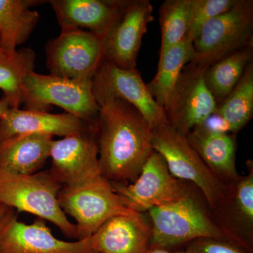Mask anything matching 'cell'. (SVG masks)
<instances>
[{"mask_svg":"<svg viewBox=\"0 0 253 253\" xmlns=\"http://www.w3.org/2000/svg\"><path fill=\"white\" fill-rule=\"evenodd\" d=\"M61 29L86 28L101 39L122 13L126 0L47 1Z\"/></svg>","mask_w":253,"mask_h":253,"instance_id":"cell-18","label":"cell"},{"mask_svg":"<svg viewBox=\"0 0 253 253\" xmlns=\"http://www.w3.org/2000/svg\"><path fill=\"white\" fill-rule=\"evenodd\" d=\"M22 104L27 110L49 112L52 106L94 123L100 107L93 94L91 81H79L42 75L35 71L23 80Z\"/></svg>","mask_w":253,"mask_h":253,"instance_id":"cell-5","label":"cell"},{"mask_svg":"<svg viewBox=\"0 0 253 253\" xmlns=\"http://www.w3.org/2000/svg\"><path fill=\"white\" fill-rule=\"evenodd\" d=\"M236 0H191L189 23L186 38L194 41L205 23L234 6Z\"/></svg>","mask_w":253,"mask_h":253,"instance_id":"cell-27","label":"cell"},{"mask_svg":"<svg viewBox=\"0 0 253 253\" xmlns=\"http://www.w3.org/2000/svg\"><path fill=\"white\" fill-rule=\"evenodd\" d=\"M145 253H184V251H171L162 248H150Z\"/></svg>","mask_w":253,"mask_h":253,"instance_id":"cell-30","label":"cell"},{"mask_svg":"<svg viewBox=\"0 0 253 253\" xmlns=\"http://www.w3.org/2000/svg\"><path fill=\"white\" fill-rule=\"evenodd\" d=\"M43 2L37 0H0V46L14 51L23 44L39 21L32 6Z\"/></svg>","mask_w":253,"mask_h":253,"instance_id":"cell-21","label":"cell"},{"mask_svg":"<svg viewBox=\"0 0 253 253\" xmlns=\"http://www.w3.org/2000/svg\"><path fill=\"white\" fill-rule=\"evenodd\" d=\"M58 201L63 212L76 220L78 240L90 237L110 218L135 212L102 175L79 185L62 186Z\"/></svg>","mask_w":253,"mask_h":253,"instance_id":"cell-6","label":"cell"},{"mask_svg":"<svg viewBox=\"0 0 253 253\" xmlns=\"http://www.w3.org/2000/svg\"><path fill=\"white\" fill-rule=\"evenodd\" d=\"M54 139L48 134H25L0 141V170L28 175L39 172L50 158Z\"/></svg>","mask_w":253,"mask_h":253,"instance_id":"cell-20","label":"cell"},{"mask_svg":"<svg viewBox=\"0 0 253 253\" xmlns=\"http://www.w3.org/2000/svg\"><path fill=\"white\" fill-rule=\"evenodd\" d=\"M190 6L191 0H166L160 7L162 40L159 58L186 38L189 28Z\"/></svg>","mask_w":253,"mask_h":253,"instance_id":"cell-26","label":"cell"},{"mask_svg":"<svg viewBox=\"0 0 253 253\" xmlns=\"http://www.w3.org/2000/svg\"><path fill=\"white\" fill-rule=\"evenodd\" d=\"M213 114L224 123L229 132L236 134L251 121L253 115V61L235 88L217 105Z\"/></svg>","mask_w":253,"mask_h":253,"instance_id":"cell-25","label":"cell"},{"mask_svg":"<svg viewBox=\"0 0 253 253\" xmlns=\"http://www.w3.org/2000/svg\"><path fill=\"white\" fill-rule=\"evenodd\" d=\"M149 0H126V6L101 39L102 59L122 69L136 68L141 42L154 20Z\"/></svg>","mask_w":253,"mask_h":253,"instance_id":"cell-12","label":"cell"},{"mask_svg":"<svg viewBox=\"0 0 253 253\" xmlns=\"http://www.w3.org/2000/svg\"><path fill=\"white\" fill-rule=\"evenodd\" d=\"M248 173L225 185L222 196L209 210L210 215L226 241L253 253V163Z\"/></svg>","mask_w":253,"mask_h":253,"instance_id":"cell-10","label":"cell"},{"mask_svg":"<svg viewBox=\"0 0 253 253\" xmlns=\"http://www.w3.org/2000/svg\"><path fill=\"white\" fill-rule=\"evenodd\" d=\"M11 210H12L11 208L6 207L4 205L0 204V224H1V221L4 220V218L7 216Z\"/></svg>","mask_w":253,"mask_h":253,"instance_id":"cell-31","label":"cell"},{"mask_svg":"<svg viewBox=\"0 0 253 253\" xmlns=\"http://www.w3.org/2000/svg\"><path fill=\"white\" fill-rule=\"evenodd\" d=\"M151 143L154 151L166 161L171 174L195 184L202 193L209 210L214 207L222 196L225 185L213 175L186 136L164 123L151 129Z\"/></svg>","mask_w":253,"mask_h":253,"instance_id":"cell-7","label":"cell"},{"mask_svg":"<svg viewBox=\"0 0 253 253\" xmlns=\"http://www.w3.org/2000/svg\"><path fill=\"white\" fill-rule=\"evenodd\" d=\"M206 71L186 65L163 108L168 124L186 136L201 126L217 106L205 82Z\"/></svg>","mask_w":253,"mask_h":253,"instance_id":"cell-11","label":"cell"},{"mask_svg":"<svg viewBox=\"0 0 253 253\" xmlns=\"http://www.w3.org/2000/svg\"><path fill=\"white\" fill-rule=\"evenodd\" d=\"M148 212L152 229L150 248L168 249L201 238L226 240L192 192Z\"/></svg>","mask_w":253,"mask_h":253,"instance_id":"cell-4","label":"cell"},{"mask_svg":"<svg viewBox=\"0 0 253 253\" xmlns=\"http://www.w3.org/2000/svg\"><path fill=\"white\" fill-rule=\"evenodd\" d=\"M188 65L206 70L226 55L253 46V1L236 0L229 11L205 23L193 41Z\"/></svg>","mask_w":253,"mask_h":253,"instance_id":"cell-3","label":"cell"},{"mask_svg":"<svg viewBox=\"0 0 253 253\" xmlns=\"http://www.w3.org/2000/svg\"><path fill=\"white\" fill-rule=\"evenodd\" d=\"M49 169L63 186L79 185L101 176L95 126L54 140Z\"/></svg>","mask_w":253,"mask_h":253,"instance_id":"cell-14","label":"cell"},{"mask_svg":"<svg viewBox=\"0 0 253 253\" xmlns=\"http://www.w3.org/2000/svg\"><path fill=\"white\" fill-rule=\"evenodd\" d=\"M184 253H249L226 240L201 238L189 243Z\"/></svg>","mask_w":253,"mask_h":253,"instance_id":"cell-28","label":"cell"},{"mask_svg":"<svg viewBox=\"0 0 253 253\" xmlns=\"http://www.w3.org/2000/svg\"><path fill=\"white\" fill-rule=\"evenodd\" d=\"M253 57V46H247L226 55L206 69L205 82L217 105L237 85Z\"/></svg>","mask_w":253,"mask_h":253,"instance_id":"cell-23","label":"cell"},{"mask_svg":"<svg viewBox=\"0 0 253 253\" xmlns=\"http://www.w3.org/2000/svg\"><path fill=\"white\" fill-rule=\"evenodd\" d=\"M111 184L127 207L139 213L174 202L191 192L187 182L174 177L162 156L155 151L134 182Z\"/></svg>","mask_w":253,"mask_h":253,"instance_id":"cell-9","label":"cell"},{"mask_svg":"<svg viewBox=\"0 0 253 253\" xmlns=\"http://www.w3.org/2000/svg\"><path fill=\"white\" fill-rule=\"evenodd\" d=\"M97 104L94 126L101 175L111 183L134 182L154 151L151 127L124 100L109 97Z\"/></svg>","mask_w":253,"mask_h":253,"instance_id":"cell-1","label":"cell"},{"mask_svg":"<svg viewBox=\"0 0 253 253\" xmlns=\"http://www.w3.org/2000/svg\"><path fill=\"white\" fill-rule=\"evenodd\" d=\"M194 54L193 41L185 38L159 58L157 73L146 85L156 102L163 109L183 69L192 61Z\"/></svg>","mask_w":253,"mask_h":253,"instance_id":"cell-22","label":"cell"},{"mask_svg":"<svg viewBox=\"0 0 253 253\" xmlns=\"http://www.w3.org/2000/svg\"><path fill=\"white\" fill-rule=\"evenodd\" d=\"M10 109L9 101L4 96L0 99V118Z\"/></svg>","mask_w":253,"mask_h":253,"instance_id":"cell-29","label":"cell"},{"mask_svg":"<svg viewBox=\"0 0 253 253\" xmlns=\"http://www.w3.org/2000/svg\"><path fill=\"white\" fill-rule=\"evenodd\" d=\"M186 137L205 165L223 185H227L239 177L236 166V133L229 134L200 126L190 131Z\"/></svg>","mask_w":253,"mask_h":253,"instance_id":"cell-19","label":"cell"},{"mask_svg":"<svg viewBox=\"0 0 253 253\" xmlns=\"http://www.w3.org/2000/svg\"><path fill=\"white\" fill-rule=\"evenodd\" d=\"M44 221L25 224L11 210L0 224V253H93L89 237L72 242L56 239Z\"/></svg>","mask_w":253,"mask_h":253,"instance_id":"cell-15","label":"cell"},{"mask_svg":"<svg viewBox=\"0 0 253 253\" xmlns=\"http://www.w3.org/2000/svg\"><path fill=\"white\" fill-rule=\"evenodd\" d=\"M151 223L143 213L110 218L89 237L93 253H145L151 247Z\"/></svg>","mask_w":253,"mask_h":253,"instance_id":"cell-16","label":"cell"},{"mask_svg":"<svg viewBox=\"0 0 253 253\" xmlns=\"http://www.w3.org/2000/svg\"><path fill=\"white\" fill-rule=\"evenodd\" d=\"M91 84L96 102L109 97L124 100L141 113L151 129L168 123L164 110L156 102L136 68L125 70L101 61Z\"/></svg>","mask_w":253,"mask_h":253,"instance_id":"cell-13","label":"cell"},{"mask_svg":"<svg viewBox=\"0 0 253 253\" xmlns=\"http://www.w3.org/2000/svg\"><path fill=\"white\" fill-rule=\"evenodd\" d=\"M50 75L79 81H91L102 59L99 36L78 28L61 29L46 45Z\"/></svg>","mask_w":253,"mask_h":253,"instance_id":"cell-8","label":"cell"},{"mask_svg":"<svg viewBox=\"0 0 253 253\" xmlns=\"http://www.w3.org/2000/svg\"><path fill=\"white\" fill-rule=\"evenodd\" d=\"M36 61V52L29 48L10 51L0 46V89L11 109L22 104L23 80L34 71Z\"/></svg>","mask_w":253,"mask_h":253,"instance_id":"cell-24","label":"cell"},{"mask_svg":"<svg viewBox=\"0 0 253 253\" xmlns=\"http://www.w3.org/2000/svg\"><path fill=\"white\" fill-rule=\"evenodd\" d=\"M62 186L49 170L28 175L0 170V204L49 221L66 237L78 239L76 225L68 219L58 201Z\"/></svg>","mask_w":253,"mask_h":253,"instance_id":"cell-2","label":"cell"},{"mask_svg":"<svg viewBox=\"0 0 253 253\" xmlns=\"http://www.w3.org/2000/svg\"><path fill=\"white\" fill-rule=\"evenodd\" d=\"M94 125L68 113L54 114L10 108L0 118V141L25 134L65 136L90 129Z\"/></svg>","mask_w":253,"mask_h":253,"instance_id":"cell-17","label":"cell"}]
</instances>
